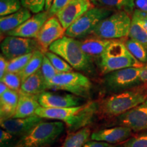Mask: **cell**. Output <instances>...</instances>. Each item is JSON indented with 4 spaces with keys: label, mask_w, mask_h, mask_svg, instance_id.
Segmentation results:
<instances>
[{
    "label": "cell",
    "mask_w": 147,
    "mask_h": 147,
    "mask_svg": "<svg viewBox=\"0 0 147 147\" xmlns=\"http://www.w3.org/2000/svg\"><path fill=\"white\" fill-rule=\"evenodd\" d=\"M98 112V104L89 102L77 106L68 108H45L40 106L36 115L44 119L63 121L71 132L83 128L91 123Z\"/></svg>",
    "instance_id": "cell-1"
},
{
    "label": "cell",
    "mask_w": 147,
    "mask_h": 147,
    "mask_svg": "<svg viewBox=\"0 0 147 147\" xmlns=\"http://www.w3.org/2000/svg\"><path fill=\"white\" fill-rule=\"evenodd\" d=\"M147 100V89L134 88L115 93L98 104V112L105 117L120 116Z\"/></svg>",
    "instance_id": "cell-2"
},
{
    "label": "cell",
    "mask_w": 147,
    "mask_h": 147,
    "mask_svg": "<svg viewBox=\"0 0 147 147\" xmlns=\"http://www.w3.org/2000/svg\"><path fill=\"white\" fill-rule=\"evenodd\" d=\"M49 50L63 59L76 70L86 73L93 71L91 57L84 53L81 49L80 41L75 38L63 36L53 42Z\"/></svg>",
    "instance_id": "cell-3"
},
{
    "label": "cell",
    "mask_w": 147,
    "mask_h": 147,
    "mask_svg": "<svg viewBox=\"0 0 147 147\" xmlns=\"http://www.w3.org/2000/svg\"><path fill=\"white\" fill-rule=\"evenodd\" d=\"M99 66L102 74L127 67H140L144 65L137 60L121 39L113 40L100 58Z\"/></svg>",
    "instance_id": "cell-4"
},
{
    "label": "cell",
    "mask_w": 147,
    "mask_h": 147,
    "mask_svg": "<svg viewBox=\"0 0 147 147\" xmlns=\"http://www.w3.org/2000/svg\"><path fill=\"white\" fill-rule=\"evenodd\" d=\"M62 121H42L10 147H49L64 131Z\"/></svg>",
    "instance_id": "cell-5"
},
{
    "label": "cell",
    "mask_w": 147,
    "mask_h": 147,
    "mask_svg": "<svg viewBox=\"0 0 147 147\" xmlns=\"http://www.w3.org/2000/svg\"><path fill=\"white\" fill-rule=\"evenodd\" d=\"M47 89L64 91L76 96L87 98L90 96L92 83L89 78L77 71L59 73L47 83Z\"/></svg>",
    "instance_id": "cell-6"
},
{
    "label": "cell",
    "mask_w": 147,
    "mask_h": 147,
    "mask_svg": "<svg viewBox=\"0 0 147 147\" xmlns=\"http://www.w3.org/2000/svg\"><path fill=\"white\" fill-rule=\"evenodd\" d=\"M131 18L125 11H117L102 20L92 34L95 37L108 40L125 38L129 36Z\"/></svg>",
    "instance_id": "cell-7"
},
{
    "label": "cell",
    "mask_w": 147,
    "mask_h": 147,
    "mask_svg": "<svg viewBox=\"0 0 147 147\" xmlns=\"http://www.w3.org/2000/svg\"><path fill=\"white\" fill-rule=\"evenodd\" d=\"M113 14L111 9L93 7L82 14L65 31V36L73 38H82L92 34L102 20Z\"/></svg>",
    "instance_id": "cell-8"
},
{
    "label": "cell",
    "mask_w": 147,
    "mask_h": 147,
    "mask_svg": "<svg viewBox=\"0 0 147 147\" xmlns=\"http://www.w3.org/2000/svg\"><path fill=\"white\" fill-rule=\"evenodd\" d=\"M140 67H131L119 69L105 75L104 84L110 91L118 92L137 85L140 80Z\"/></svg>",
    "instance_id": "cell-9"
},
{
    "label": "cell",
    "mask_w": 147,
    "mask_h": 147,
    "mask_svg": "<svg viewBox=\"0 0 147 147\" xmlns=\"http://www.w3.org/2000/svg\"><path fill=\"white\" fill-rule=\"evenodd\" d=\"M1 50L3 56L10 61L37 50L42 51V49L36 39L8 36L1 42Z\"/></svg>",
    "instance_id": "cell-10"
},
{
    "label": "cell",
    "mask_w": 147,
    "mask_h": 147,
    "mask_svg": "<svg viewBox=\"0 0 147 147\" xmlns=\"http://www.w3.org/2000/svg\"><path fill=\"white\" fill-rule=\"evenodd\" d=\"M117 123L120 126L127 127L133 131H147V100L119 116Z\"/></svg>",
    "instance_id": "cell-11"
},
{
    "label": "cell",
    "mask_w": 147,
    "mask_h": 147,
    "mask_svg": "<svg viewBox=\"0 0 147 147\" xmlns=\"http://www.w3.org/2000/svg\"><path fill=\"white\" fill-rule=\"evenodd\" d=\"M65 31L66 29L56 16L49 18L43 25L36 38L42 51L45 53L47 52L53 42L63 38Z\"/></svg>",
    "instance_id": "cell-12"
},
{
    "label": "cell",
    "mask_w": 147,
    "mask_h": 147,
    "mask_svg": "<svg viewBox=\"0 0 147 147\" xmlns=\"http://www.w3.org/2000/svg\"><path fill=\"white\" fill-rule=\"evenodd\" d=\"M93 7V3L90 0H71L56 14V17L62 26L67 29L82 14Z\"/></svg>",
    "instance_id": "cell-13"
},
{
    "label": "cell",
    "mask_w": 147,
    "mask_h": 147,
    "mask_svg": "<svg viewBox=\"0 0 147 147\" xmlns=\"http://www.w3.org/2000/svg\"><path fill=\"white\" fill-rule=\"evenodd\" d=\"M40 106L45 108H68L81 105L80 97L73 94H61L54 92L45 91L38 95Z\"/></svg>",
    "instance_id": "cell-14"
},
{
    "label": "cell",
    "mask_w": 147,
    "mask_h": 147,
    "mask_svg": "<svg viewBox=\"0 0 147 147\" xmlns=\"http://www.w3.org/2000/svg\"><path fill=\"white\" fill-rule=\"evenodd\" d=\"M49 18V16L47 11H42L36 14L34 16H31L25 23L8 33L7 35L36 39L40 29Z\"/></svg>",
    "instance_id": "cell-15"
},
{
    "label": "cell",
    "mask_w": 147,
    "mask_h": 147,
    "mask_svg": "<svg viewBox=\"0 0 147 147\" xmlns=\"http://www.w3.org/2000/svg\"><path fill=\"white\" fill-rule=\"evenodd\" d=\"M42 121H44V119L36 115L26 118H12L1 121L0 124L3 129L14 136L21 138Z\"/></svg>",
    "instance_id": "cell-16"
},
{
    "label": "cell",
    "mask_w": 147,
    "mask_h": 147,
    "mask_svg": "<svg viewBox=\"0 0 147 147\" xmlns=\"http://www.w3.org/2000/svg\"><path fill=\"white\" fill-rule=\"evenodd\" d=\"M132 130L127 127L118 126L115 127L104 129L91 134L92 140L102 141L112 144L123 142L129 138Z\"/></svg>",
    "instance_id": "cell-17"
},
{
    "label": "cell",
    "mask_w": 147,
    "mask_h": 147,
    "mask_svg": "<svg viewBox=\"0 0 147 147\" xmlns=\"http://www.w3.org/2000/svg\"><path fill=\"white\" fill-rule=\"evenodd\" d=\"M18 99L19 91L10 89L0 95V120L13 118L16 113Z\"/></svg>",
    "instance_id": "cell-18"
},
{
    "label": "cell",
    "mask_w": 147,
    "mask_h": 147,
    "mask_svg": "<svg viewBox=\"0 0 147 147\" xmlns=\"http://www.w3.org/2000/svg\"><path fill=\"white\" fill-rule=\"evenodd\" d=\"M40 106L38 96L19 91V99L13 118H26L36 115L37 110Z\"/></svg>",
    "instance_id": "cell-19"
},
{
    "label": "cell",
    "mask_w": 147,
    "mask_h": 147,
    "mask_svg": "<svg viewBox=\"0 0 147 147\" xmlns=\"http://www.w3.org/2000/svg\"><path fill=\"white\" fill-rule=\"evenodd\" d=\"M32 16L28 9L23 7L13 14L0 18V31L1 34H8L17 28Z\"/></svg>",
    "instance_id": "cell-20"
},
{
    "label": "cell",
    "mask_w": 147,
    "mask_h": 147,
    "mask_svg": "<svg viewBox=\"0 0 147 147\" xmlns=\"http://www.w3.org/2000/svg\"><path fill=\"white\" fill-rule=\"evenodd\" d=\"M113 40L104 38H89L80 41L82 50L90 57L100 58L105 52L108 46Z\"/></svg>",
    "instance_id": "cell-21"
},
{
    "label": "cell",
    "mask_w": 147,
    "mask_h": 147,
    "mask_svg": "<svg viewBox=\"0 0 147 147\" xmlns=\"http://www.w3.org/2000/svg\"><path fill=\"white\" fill-rule=\"evenodd\" d=\"M47 89V83L41 70H38L22 82L20 91L32 95H39Z\"/></svg>",
    "instance_id": "cell-22"
},
{
    "label": "cell",
    "mask_w": 147,
    "mask_h": 147,
    "mask_svg": "<svg viewBox=\"0 0 147 147\" xmlns=\"http://www.w3.org/2000/svg\"><path fill=\"white\" fill-rule=\"evenodd\" d=\"M129 37L139 42L147 49V30L135 10L132 15Z\"/></svg>",
    "instance_id": "cell-23"
},
{
    "label": "cell",
    "mask_w": 147,
    "mask_h": 147,
    "mask_svg": "<svg viewBox=\"0 0 147 147\" xmlns=\"http://www.w3.org/2000/svg\"><path fill=\"white\" fill-rule=\"evenodd\" d=\"M91 130L87 127L71 132L67 136L61 147H83L91 138Z\"/></svg>",
    "instance_id": "cell-24"
},
{
    "label": "cell",
    "mask_w": 147,
    "mask_h": 147,
    "mask_svg": "<svg viewBox=\"0 0 147 147\" xmlns=\"http://www.w3.org/2000/svg\"><path fill=\"white\" fill-rule=\"evenodd\" d=\"M44 57H45V53L40 50H37L33 53L32 57L26 66L24 67L21 72L18 73V74L21 76L22 82L25 81L31 75L34 74L36 71L40 70L41 68Z\"/></svg>",
    "instance_id": "cell-25"
},
{
    "label": "cell",
    "mask_w": 147,
    "mask_h": 147,
    "mask_svg": "<svg viewBox=\"0 0 147 147\" xmlns=\"http://www.w3.org/2000/svg\"><path fill=\"white\" fill-rule=\"evenodd\" d=\"M97 3L102 7L109 9H115L118 11H125L129 14L133 12L135 0H97Z\"/></svg>",
    "instance_id": "cell-26"
},
{
    "label": "cell",
    "mask_w": 147,
    "mask_h": 147,
    "mask_svg": "<svg viewBox=\"0 0 147 147\" xmlns=\"http://www.w3.org/2000/svg\"><path fill=\"white\" fill-rule=\"evenodd\" d=\"M127 49L131 54L142 63H147V49L136 40L129 39L125 42Z\"/></svg>",
    "instance_id": "cell-27"
},
{
    "label": "cell",
    "mask_w": 147,
    "mask_h": 147,
    "mask_svg": "<svg viewBox=\"0 0 147 147\" xmlns=\"http://www.w3.org/2000/svg\"><path fill=\"white\" fill-rule=\"evenodd\" d=\"M45 54L50 60L55 68L59 73L69 72V71H73V67L68 63H67L63 59L58 56L57 55L55 54L51 51H47Z\"/></svg>",
    "instance_id": "cell-28"
},
{
    "label": "cell",
    "mask_w": 147,
    "mask_h": 147,
    "mask_svg": "<svg viewBox=\"0 0 147 147\" xmlns=\"http://www.w3.org/2000/svg\"><path fill=\"white\" fill-rule=\"evenodd\" d=\"M32 53L23 55V56L18 57L14 59H12L8 61V68H7V72L12 73H20L26 66L29 61L30 60L32 57Z\"/></svg>",
    "instance_id": "cell-29"
},
{
    "label": "cell",
    "mask_w": 147,
    "mask_h": 147,
    "mask_svg": "<svg viewBox=\"0 0 147 147\" xmlns=\"http://www.w3.org/2000/svg\"><path fill=\"white\" fill-rule=\"evenodd\" d=\"M21 0H0V16L13 14L23 8Z\"/></svg>",
    "instance_id": "cell-30"
},
{
    "label": "cell",
    "mask_w": 147,
    "mask_h": 147,
    "mask_svg": "<svg viewBox=\"0 0 147 147\" xmlns=\"http://www.w3.org/2000/svg\"><path fill=\"white\" fill-rule=\"evenodd\" d=\"M1 81L6 84L10 89L20 91L22 80L18 73L7 72L1 79Z\"/></svg>",
    "instance_id": "cell-31"
},
{
    "label": "cell",
    "mask_w": 147,
    "mask_h": 147,
    "mask_svg": "<svg viewBox=\"0 0 147 147\" xmlns=\"http://www.w3.org/2000/svg\"><path fill=\"white\" fill-rule=\"evenodd\" d=\"M40 70H41L44 78L45 79L46 83L50 81L53 77H55L57 74H58L59 73L55 68V67L53 65V64L51 63L50 60L48 59L45 54V57H44V59L43 61H42Z\"/></svg>",
    "instance_id": "cell-32"
},
{
    "label": "cell",
    "mask_w": 147,
    "mask_h": 147,
    "mask_svg": "<svg viewBox=\"0 0 147 147\" xmlns=\"http://www.w3.org/2000/svg\"><path fill=\"white\" fill-rule=\"evenodd\" d=\"M117 147H147V132L129 138Z\"/></svg>",
    "instance_id": "cell-33"
},
{
    "label": "cell",
    "mask_w": 147,
    "mask_h": 147,
    "mask_svg": "<svg viewBox=\"0 0 147 147\" xmlns=\"http://www.w3.org/2000/svg\"><path fill=\"white\" fill-rule=\"evenodd\" d=\"M22 5L30 12L38 14L45 9L46 0H21Z\"/></svg>",
    "instance_id": "cell-34"
},
{
    "label": "cell",
    "mask_w": 147,
    "mask_h": 147,
    "mask_svg": "<svg viewBox=\"0 0 147 147\" xmlns=\"http://www.w3.org/2000/svg\"><path fill=\"white\" fill-rule=\"evenodd\" d=\"M70 1L71 0H54L51 8L49 11H47L49 18L56 16V14Z\"/></svg>",
    "instance_id": "cell-35"
},
{
    "label": "cell",
    "mask_w": 147,
    "mask_h": 147,
    "mask_svg": "<svg viewBox=\"0 0 147 147\" xmlns=\"http://www.w3.org/2000/svg\"><path fill=\"white\" fill-rule=\"evenodd\" d=\"M14 136L5 129H1L0 131V143H1V146L3 147L5 145L8 144V142L12 141Z\"/></svg>",
    "instance_id": "cell-36"
},
{
    "label": "cell",
    "mask_w": 147,
    "mask_h": 147,
    "mask_svg": "<svg viewBox=\"0 0 147 147\" xmlns=\"http://www.w3.org/2000/svg\"><path fill=\"white\" fill-rule=\"evenodd\" d=\"M83 147H117L116 144H112L102 141L91 140L88 141Z\"/></svg>",
    "instance_id": "cell-37"
},
{
    "label": "cell",
    "mask_w": 147,
    "mask_h": 147,
    "mask_svg": "<svg viewBox=\"0 0 147 147\" xmlns=\"http://www.w3.org/2000/svg\"><path fill=\"white\" fill-rule=\"evenodd\" d=\"M8 65V60L2 54H1L0 55V79L2 78L7 73Z\"/></svg>",
    "instance_id": "cell-38"
},
{
    "label": "cell",
    "mask_w": 147,
    "mask_h": 147,
    "mask_svg": "<svg viewBox=\"0 0 147 147\" xmlns=\"http://www.w3.org/2000/svg\"><path fill=\"white\" fill-rule=\"evenodd\" d=\"M135 5L138 10L147 13V0H135Z\"/></svg>",
    "instance_id": "cell-39"
},
{
    "label": "cell",
    "mask_w": 147,
    "mask_h": 147,
    "mask_svg": "<svg viewBox=\"0 0 147 147\" xmlns=\"http://www.w3.org/2000/svg\"><path fill=\"white\" fill-rule=\"evenodd\" d=\"M140 80L141 82L147 84V63L144 64L141 68Z\"/></svg>",
    "instance_id": "cell-40"
},
{
    "label": "cell",
    "mask_w": 147,
    "mask_h": 147,
    "mask_svg": "<svg viewBox=\"0 0 147 147\" xmlns=\"http://www.w3.org/2000/svg\"><path fill=\"white\" fill-rule=\"evenodd\" d=\"M135 11L136 12V13L138 14L139 17L140 18V19L142 20V23L144 24V27H146L147 30V13L142 12V11L138 9H136V10H135Z\"/></svg>",
    "instance_id": "cell-41"
},
{
    "label": "cell",
    "mask_w": 147,
    "mask_h": 147,
    "mask_svg": "<svg viewBox=\"0 0 147 147\" xmlns=\"http://www.w3.org/2000/svg\"><path fill=\"white\" fill-rule=\"evenodd\" d=\"M8 89H10V88L5 83H3V82L1 81V82H0V95H2L3 93L6 92Z\"/></svg>",
    "instance_id": "cell-42"
},
{
    "label": "cell",
    "mask_w": 147,
    "mask_h": 147,
    "mask_svg": "<svg viewBox=\"0 0 147 147\" xmlns=\"http://www.w3.org/2000/svg\"><path fill=\"white\" fill-rule=\"evenodd\" d=\"M54 0H46L45 1V11H49V9L51 8V5Z\"/></svg>",
    "instance_id": "cell-43"
},
{
    "label": "cell",
    "mask_w": 147,
    "mask_h": 147,
    "mask_svg": "<svg viewBox=\"0 0 147 147\" xmlns=\"http://www.w3.org/2000/svg\"><path fill=\"white\" fill-rule=\"evenodd\" d=\"M90 1H91L93 4H96V3H97V0H90Z\"/></svg>",
    "instance_id": "cell-44"
}]
</instances>
